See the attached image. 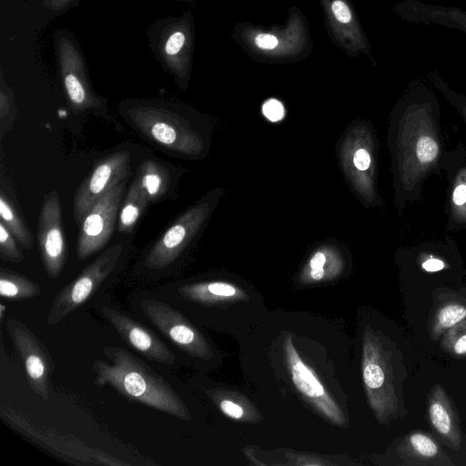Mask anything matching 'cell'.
Returning <instances> with one entry per match:
<instances>
[{
  "mask_svg": "<svg viewBox=\"0 0 466 466\" xmlns=\"http://www.w3.org/2000/svg\"><path fill=\"white\" fill-rule=\"evenodd\" d=\"M102 350L109 362L101 359L92 361L97 387L110 386L130 402L183 420L191 419L173 387L141 359L120 346H104Z\"/></svg>",
  "mask_w": 466,
  "mask_h": 466,
  "instance_id": "6da1fadb",
  "label": "cell"
},
{
  "mask_svg": "<svg viewBox=\"0 0 466 466\" xmlns=\"http://www.w3.org/2000/svg\"><path fill=\"white\" fill-rule=\"evenodd\" d=\"M132 312L149 323L187 356L208 360L213 356L209 343L192 322L157 291L138 290L128 297Z\"/></svg>",
  "mask_w": 466,
  "mask_h": 466,
  "instance_id": "7a4b0ae2",
  "label": "cell"
},
{
  "mask_svg": "<svg viewBox=\"0 0 466 466\" xmlns=\"http://www.w3.org/2000/svg\"><path fill=\"white\" fill-rule=\"evenodd\" d=\"M122 253V245L112 246L65 286L52 302L46 324L53 326L60 322L93 299L115 274Z\"/></svg>",
  "mask_w": 466,
  "mask_h": 466,
  "instance_id": "3957f363",
  "label": "cell"
},
{
  "mask_svg": "<svg viewBox=\"0 0 466 466\" xmlns=\"http://www.w3.org/2000/svg\"><path fill=\"white\" fill-rule=\"evenodd\" d=\"M58 74L71 107L84 111L102 106L90 82L86 57L75 35L65 28L53 34Z\"/></svg>",
  "mask_w": 466,
  "mask_h": 466,
  "instance_id": "277c9868",
  "label": "cell"
},
{
  "mask_svg": "<svg viewBox=\"0 0 466 466\" xmlns=\"http://www.w3.org/2000/svg\"><path fill=\"white\" fill-rule=\"evenodd\" d=\"M391 352L372 331L363 339L362 377L368 400L377 419L387 421L399 409Z\"/></svg>",
  "mask_w": 466,
  "mask_h": 466,
  "instance_id": "5b68a950",
  "label": "cell"
},
{
  "mask_svg": "<svg viewBox=\"0 0 466 466\" xmlns=\"http://www.w3.org/2000/svg\"><path fill=\"white\" fill-rule=\"evenodd\" d=\"M95 309L124 342L144 358L168 368L176 367V355L167 345L152 329L121 309L108 297L101 298Z\"/></svg>",
  "mask_w": 466,
  "mask_h": 466,
  "instance_id": "8992f818",
  "label": "cell"
},
{
  "mask_svg": "<svg viewBox=\"0 0 466 466\" xmlns=\"http://www.w3.org/2000/svg\"><path fill=\"white\" fill-rule=\"evenodd\" d=\"M1 417L14 429L56 456L74 464L129 465L99 450L93 449L80 441L68 439L52 431H45L9 407L1 406Z\"/></svg>",
  "mask_w": 466,
  "mask_h": 466,
  "instance_id": "52a82bcc",
  "label": "cell"
},
{
  "mask_svg": "<svg viewBox=\"0 0 466 466\" xmlns=\"http://www.w3.org/2000/svg\"><path fill=\"white\" fill-rule=\"evenodd\" d=\"M148 46L165 71L182 84L187 73L189 26L185 17L166 16L152 23L147 32Z\"/></svg>",
  "mask_w": 466,
  "mask_h": 466,
  "instance_id": "ba28073f",
  "label": "cell"
},
{
  "mask_svg": "<svg viewBox=\"0 0 466 466\" xmlns=\"http://www.w3.org/2000/svg\"><path fill=\"white\" fill-rule=\"evenodd\" d=\"M6 331L18 352L30 389L42 400H48L51 393V378L56 365L46 345L24 322L9 319Z\"/></svg>",
  "mask_w": 466,
  "mask_h": 466,
  "instance_id": "9c48e42d",
  "label": "cell"
},
{
  "mask_svg": "<svg viewBox=\"0 0 466 466\" xmlns=\"http://www.w3.org/2000/svg\"><path fill=\"white\" fill-rule=\"evenodd\" d=\"M127 115L141 133L164 148L192 153L198 147L196 136L169 109L140 105L128 109Z\"/></svg>",
  "mask_w": 466,
  "mask_h": 466,
  "instance_id": "30bf717a",
  "label": "cell"
},
{
  "mask_svg": "<svg viewBox=\"0 0 466 466\" xmlns=\"http://www.w3.org/2000/svg\"><path fill=\"white\" fill-rule=\"evenodd\" d=\"M126 181L114 185L86 215L78 234L76 256L83 260L103 248L109 241L118 216Z\"/></svg>",
  "mask_w": 466,
  "mask_h": 466,
  "instance_id": "8fae6325",
  "label": "cell"
},
{
  "mask_svg": "<svg viewBox=\"0 0 466 466\" xmlns=\"http://www.w3.org/2000/svg\"><path fill=\"white\" fill-rule=\"evenodd\" d=\"M38 245L48 278H57L66 262L67 248L62 224L58 193L50 192L44 200L38 219Z\"/></svg>",
  "mask_w": 466,
  "mask_h": 466,
  "instance_id": "7c38bea8",
  "label": "cell"
},
{
  "mask_svg": "<svg viewBox=\"0 0 466 466\" xmlns=\"http://www.w3.org/2000/svg\"><path fill=\"white\" fill-rule=\"evenodd\" d=\"M130 157L128 151L107 156L80 185L74 198V216L78 224L114 185L126 178Z\"/></svg>",
  "mask_w": 466,
  "mask_h": 466,
  "instance_id": "4fadbf2b",
  "label": "cell"
},
{
  "mask_svg": "<svg viewBox=\"0 0 466 466\" xmlns=\"http://www.w3.org/2000/svg\"><path fill=\"white\" fill-rule=\"evenodd\" d=\"M283 347L291 380L297 390L331 422L338 425L345 424L339 407L325 390L312 370L300 359L290 336L286 337Z\"/></svg>",
  "mask_w": 466,
  "mask_h": 466,
  "instance_id": "5bb4252c",
  "label": "cell"
},
{
  "mask_svg": "<svg viewBox=\"0 0 466 466\" xmlns=\"http://www.w3.org/2000/svg\"><path fill=\"white\" fill-rule=\"evenodd\" d=\"M203 215V208L198 207L188 210L170 226L146 256V269L160 271L175 262L196 232Z\"/></svg>",
  "mask_w": 466,
  "mask_h": 466,
  "instance_id": "9a60e30c",
  "label": "cell"
},
{
  "mask_svg": "<svg viewBox=\"0 0 466 466\" xmlns=\"http://www.w3.org/2000/svg\"><path fill=\"white\" fill-rule=\"evenodd\" d=\"M428 414L434 431L444 443L458 451L461 448V431L452 405L441 385L432 389L428 400Z\"/></svg>",
  "mask_w": 466,
  "mask_h": 466,
  "instance_id": "2e32d148",
  "label": "cell"
},
{
  "mask_svg": "<svg viewBox=\"0 0 466 466\" xmlns=\"http://www.w3.org/2000/svg\"><path fill=\"white\" fill-rule=\"evenodd\" d=\"M404 465H452L434 440L423 432H412L398 446Z\"/></svg>",
  "mask_w": 466,
  "mask_h": 466,
  "instance_id": "e0dca14e",
  "label": "cell"
},
{
  "mask_svg": "<svg viewBox=\"0 0 466 466\" xmlns=\"http://www.w3.org/2000/svg\"><path fill=\"white\" fill-rule=\"evenodd\" d=\"M135 180L147 195L148 201H156L167 192L170 176L162 165L147 159L140 165Z\"/></svg>",
  "mask_w": 466,
  "mask_h": 466,
  "instance_id": "ac0fdd59",
  "label": "cell"
},
{
  "mask_svg": "<svg viewBox=\"0 0 466 466\" xmlns=\"http://www.w3.org/2000/svg\"><path fill=\"white\" fill-rule=\"evenodd\" d=\"M410 16L416 20L452 26L466 33V11L447 6L414 4L410 6Z\"/></svg>",
  "mask_w": 466,
  "mask_h": 466,
  "instance_id": "d6986e66",
  "label": "cell"
},
{
  "mask_svg": "<svg viewBox=\"0 0 466 466\" xmlns=\"http://www.w3.org/2000/svg\"><path fill=\"white\" fill-rule=\"evenodd\" d=\"M41 293L38 283L10 269L0 270V295L8 300H24Z\"/></svg>",
  "mask_w": 466,
  "mask_h": 466,
  "instance_id": "ffe728a7",
  "label": "cell"
},
{
  "mask_svg": "<svg viewBox=\"0 0 466 466\" xmlns=\"http://www.w3.org/2000/svg\"><path fill=\"white\" fill-rule=\"evenodd\" d=\"M147 202V195L135 180L129 187L118 214L117 229L119 232L129 233L133 230Z\"/></svg>",
  "mask_w": 466,
  "mask_h": 466,
  "instance_id": "44dd1931",
  "label": "cell"
},
{
  "mask_svg": "<svg viewBox=\"0 0 466 466\" xmlns=\"http://www.w3.org/2000/svg\"><path fill=\"white\" fill-rule=\"evenodd\" d=\"M466 319V305L458 300H448L438 307L433 314L431 325V334L438 339L457 323Z\"/></svg>",
  "mask_w": 466,
  "mask_h": 466,
  "instance_id": "7402d4cb",
  "label": "cell"
},
{
  "mask_svg": "<svg viewBox=\"0 0 466 466\" xmlns=\"http://www.w3.org/2000/svg\"><path fill=\"white\" fill-rule=\"evenodd\" d=\"M0 218L6 228L25 248L33 247L34 238L15 208L2 193L0 197Z\"/></svg>",
  "mask_w": 466,
  "mask_h": 466,
  "instance_id": "603a6c76",
  "label": "cell"
},
{
  "mask_svg": "<svg viewBox=\"0 0 466 466\" xmlns=\"http://www.w3.org/2000/svg\"><path fill=\"white\" fill-rule=\"evenodd\" d=\"M441 346L454 356H466V319L446 331Z\"/></svg>",
  "mask_w": 466,
  "mask_h": 466,
  "instance_id": "cb8c5ba5",
  "label": "cell"
},
{
  "mask_svg": "<svg viewBox=\"0 0 466 466\" xmlns=\"http://www.w3.org/2000/svg\"><path fill=\"white\" fill-rule=\"evenodd\" d=\"M15 238L6 228V227L0 222V252L2 257L11 262L18 263L24 258L20 251Z\"/></svg>",
  "mask_w": 466,
  "mask_h": 466,
  "instance_id": "d4e9b609",
  "label": "cell"
},
{
  "mask_svg": "<svg viewBox=\"0 0 466 466\" xmlns=\"http://www.w3.org/2000/svg\"><path fill=\"white\" fill-rule=\"evenodd\" d=\"M15 114V96L12 88L5 82L4 72L0 69V120L2 127L8 116Z\"/></svg>",
  "mask_w": 466,
  "mask_h": 466,
  "instance_id": "484cf974",
  "label": "cell"
},
{
  "mask_svg": "<svg viewBox=\"0 0 466 466\" xmlns=\"http://www.w3.org/2000/svg\"><path fill=\"white\" fill-rule=\"evenodd\" d=\"M212 399L218 404L219 410L228 417L240 420L246 417L244 407L233 399L222 397L220 394L212 393Z\"/></svg>",
  "mask_w": 466,
  "mask_h": 466,
  "instance_id": "4316f807",
  "label": "cell"
},
{
  "mask_svg": "<svg viewBox=\"0 0 466 466\" xmlns=\"http://www.w3.org/2000/svg\"><path fill=\"white\" fill-rule=\"evenodd\" d=\"M439 147L437 142L431 137H421L416 147V154L422 163L432 161L438 155Z\"/></svg>",
  "mask_w": 466,
  "mask_h": 466,
  "instance_id": "83f0119b",
  "label": "cell"
},
{
  "mask_svg": "<svg viewBox=\"0 0 466 466\" xmlns=\"http://www.w3.org/2000/svg\"><path fill=\"white\" fill-rule=\"evenodd\" d=\"M326 263V256L322 251L316 252L310 258L309 263V279L313 281H319L325 277L324 265Z\"/></svg>",
  "mask_w": 466,
  "mask_h": 466,
  "instance_id": "f1b7e54d",
  "label": "cell"
},
{
  "mask_svg": "<svg viewBox=\"0 0 466 466\" xmlns=\"http://www.w3.org/2000/svg\"><path fill=\"white\" fill-rule=\"evenodd\" d=\"M77 0H41L43 8L53 14L59 15L68 10Z\"/></svg>",
  "mask_w": 466,
  "mask_h": 466,
  "instance_id": "f546056e",
  "label": "cell"
},
{
  "mask_svg": "<svg viewBox=\"0 0 466 466\" xmlns=\"http://www.w3.org/2000/svg\"><path fill=\"white\" fill-rule=\"evenodd\" d=\"M263 114L270 121H278L283 117L284 108L280 102L276 99L267 101L263 106Z\"/></svg>",
  "mask_w": 466,
  "mask_h": 466,
  "instance_id": "4dcf8cb0",
  "label": "cell"
},
{
  "mask_svg": "<svg viewBox=\"0 0 466 466\" xmlns=\"http://www.w3.org/2000/svg\"><path fill=\"white\" fill-rule=\"evenodd\" d=\"M332 11L335 17L341 23H348L351 19V14L346 4L337 0L332 4Z\"/></svg>",
  "mask_w": 466,
  "mask_h": 466,
  "instance_id": "1f68e13d",
  "label": "cell"
},
{
  "mask_svg": "<svg viewBox=\"0 0 466 466\" xmlns=\"http://www.w3.org/2000/svg\"><path fill=\"white\" fill-rule=\"evenodd\" d=\"M354 166L360 170H366L370 165V157L367 150L363 148L358 149L353 157Z\"/></svg>",
  "mask_w": 466,
  "mask_h": 466,
  "instance_id": "d6a6232c",
  "label": "cell"
},
{
  "mask_svg": "<svg viewBox=\"0 0 466 466\" xmlns=\"http://www.w3.org/2000/svg\"><path fill=\"white\" fill-rule=\"evenodd\" d=\"M256 45L263 49H273L278 45V39L271 35L260 34L255 39Z\"/></svg>",
  "mask_w": 466,
  "mask_h": 466,
  "instance_id": "836d02e7",
  "label": "cell"
},
{
  "mask_svg": "<svg viewBox=\"0 0 466 466\" xmlns=\"http://www.w3.org/2000/svg\"><path fill=\"white\" fill-rule=\"evenodd\" d=\"M452 200L454 204L461 206L466 202V186L461 184L456 187L453 191Z\"/></svg>",
  "mask_w": 466,
  "mask_h": 466,
  "instance_id": "e575fe53",
  "label": "cell"
},
{
  "mask_svg": "<svg viewBox=\"0 0 466 466\" xmlns=\"http://www.w3.org/2000/svg\"><path fill=\"white\" fill-rule=\"evenodd\" d=\"M422 268L429 272H435L441 270L444 268V263L437 258H430L422 263Z\"/></svg>",
  "mask_w": 466,
  "mask_h": 466,
  "instance_id": "d590c367",
  "label": "cell"
},
{
  "mask_svg": "<svg viewBox=\"0 0 466 466\" xmlns=\"http://www.w3.org/2000/svg\"><path fill=\"white\" fill-rule=\"evenodd\" d=\"M5 310H6L5 305L4 303H1L0 304V320H1V322H3V320L5 319Z\"/></svg>",
  "mask_w": 466,
  "mask_h": 466,
  "instance_id": "8d00e7d4",
  "label": "cell"
}]
</instances>
